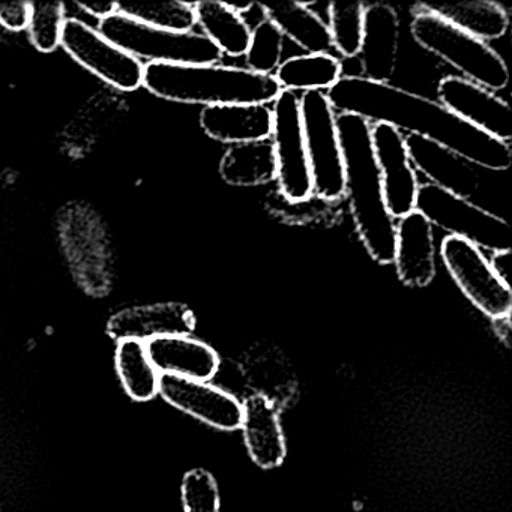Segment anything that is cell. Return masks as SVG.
<instances>
[{
    "mask_svg": "<svg viewBox=\"0 0 512 512\" xmlns=\"http://www.w3.org/2000/svg\"><path fill=\"white\" fill-rule=\"evenodd\" d=\"M334 110L385 124L437 143L472 166L505 172L512 164L508 143L476 130L449 112L439 101L413 94L391 83L371 82L361 76H343L326 92Z\"/></svg>",
    "mask_w": 512,
    "mask_h": 512,
    "instance_id": "obj_1",
    "label": "cell"
},
{
    "mask_svg": "<svg viewBox=\"0 0 512 512\" xmlns=\"http://www.w3.org/2000/svg\"><path fill=\"white\" fill-rule=\"evenodd\" d=\"M337 128L344 158V196L349 199L356 232L371 259L379 265H389L394 262L397 223L383 197L371 124L359 116L341 113Z\"/></svg>",
    "mask_w": 512,
    "mask_h": 512,
    "instance_id": "obj_2",
    "label": "cell"
},
{
    "mask_svg": "<svg viewBox=\"0 0 512 512\" xmlns=\"http://www.w3.org/2000/svg\"><path fill=\"white\" fill-rule=\"evenodd\" d=\"M143 86L155 97L182 104L235 106L274 103L283 91L274 76L227 65H145Z\"/></svg>",
    "mask_w": 512,
    "mask_h": 512,
    "instance_id": "obj_3",
    "label": "cell"
},
{
    "mask_svg": "<svg viewBox=\"0 0 512 512\" xmlns=\"http://www.w3.org/2000/svg\"><path fill=\"white\" fill-rule=\"evenodd\" d=\"M410 32L422 49L451 65L463 74V79L491 92L508 86L509 70L502 56L436 14L415 8Z\"/></svg>",
    "mask_w": 512,
    "mask_h": 512,
    "instance_id": "obj_4",
    "label": "cell"
},
{
    "mask_svg": "<svg viewBox=\"0 0 512 512\" xmlns=\"http://www.w3.org/2000/svg\"><path fill=\"white\" fill-rule=\"evenodd\" d=\"M97 28L107 40L145 65H215L223 59L215 44L194 31H163L119 13L98 23Z\"/></svg>",
    "mask_w": 512,
    "mask_h": 512,
    "instance_id": "obj_5",
    "label": "cell"
},
{
    "mask_svg": "<svg viewBox=\"0 0 512 512\" xmlns=\"http://www.w3.org/2000/svg\"><path fill=\"white\" fill-rule=\"evenodd\" d=\"M415 211L424 215L431 226L470 242L479 250L482 248L491 253L511 251L509 224L463 197L446 193L430 184L419 185Z\"/></svg>",
    "mask_w": 512,
    "mask_h": 512,
    "instance_id": "obj_6",
    "label": "cell"
},
{
    "mask_svg": "<svg viewBox=\"0 0 512 512\" xmlns=\"http://www.w3.org/2000/svg\"><path fill=\"white\" fill-rule=\"evenodd\" d=\"M299 103L313 196L337 202L344 197V158L334 107L322 91L304 92Z\"/></svg>",
    "mask_w": 512,
    "mask_h": 512,
    "instance_id": "obj_7",
    "label": "cell"
},
{
    "mask_svg": "<svg viewBox=\"0 0 512 512\" xmlns=\"http://www.w3.org/2000/svg\"><path fill=\"white\" fill-rule=\"evenodd\" d=\"M271 136L281 196L289 202L310 199L313 181L302 128L301 103L295 92L281 91L274 101Z\"/></svg>",
    "mask_w": 512,
    "mask_h": 512,
    "instance_id": "obj_8",
    "label": "cell"
},
{
    "mask_svg": "<svg viewBox=\"0 0 512 512\" xmlns=\"http://www.w3.org/2000/svg\"><path fill=\"white\" fill-rule=\"evenodd\" d=\"M61 47L89 73L122 92L143 86L145 64L107 40L98 28L68 17Z\"/></svg>",
    "mask_w": 512,
    "mask_h": 512,
    "instance_id": "obj_9",
    "label": "cell"
},
{
    "mask_svg": "<svg viewBox=\"0 0 512 512\" xmlns=\"http://www.w3.org/2000/svg\"><path fill=\"white\" fill-rule=\"evenodd\" d=\"M443 263L464 296L491 320L511 316L512 290L497 278L481 250L463 239L446 236Z\"/></svg>",
    "mask_w": 512,
    "mask_h": 512,
    "instance_id": "obj_10",
    "label": "cell"
},
{
    "mask_svg": "<svg viewBox=\"0 0 512 512\" xmlns=\"http://www.w3.org/2000/svg\"><path fill=\"white\" fill-rule=\"evenodd\" d=\"M437 95L439 103L461 121L499 142H511V107L494 92L463 77L448 76L440 80Z\"/></svg>",
    "mask_w": 512,
    "mask_h": 512,
    "instance_id": "obj_11",
    "label": "cell"
},
{
    "mask_svg": "<svg viewBox=\"0 0 512 512\" xmlns=\"http://www.w3.org/2000/svg\"><path fill=\"white\" fill-rule=\"evenodd\" d=\"M371 142L382 179L386 208L394 220H400L415 211L419 190L403 133L389 125L374 124L371 125Z\"/></svg>",
    "mask_w": 512,
    "mask_h": 512,
    "instance_id": "obj_12",
    "label": "cell"
},
{
    "mask_svg": "<svg viewBox=\"0 0 512 512\" xmlns=\"http://www.w3.org/2000/svg\"><path fill=\"white\" fill-rule=\"evenodd\" d=\"M158 394L176 409L218 430L241 428L242 403L208 382L161 374Z\"/></svg>",
    "mask_w": 512,
    "mask_h": 512,
    "instance_id": "obj_13",
    "label": "cell"
},
{
    "mask_svg": "<svg viewBox=\"0 0 512 512\" xmlns=\"http://www.w3.org/2000/svg\"><path fill=\"white\" fill-rule=\"evenodd\" d=\"M400 47V19L397 11L386 4L365 7L362 32V76L371 82L389 83L397 70Z\"/></svg>",
    "mask_w": 512,
    "mask_h": 512,
    "instance_id": "obj_14",
    "label": "cell"
},
{
    "mask_svg": "<svg viewBox=\"0 0 512 512\" xmlns=\"http://www.w3.org/2000/svg\"><path fill=\"white\" fill-rule=\"evenodd\" d=\"M196 328V316L184 304L142 305L125 308L110 317L107 332L115 340H137L148 343L169 335H190Z\"/></svg>",
    "mask_w": 512,
    "mask_h": 512,
    "instance_id": "obj_15",
    "label": "cell"
},
{
    "mask_svg": "<svg viewBox=\"0 0 512 512\" xmlns=\"http://www.w3.org/2000/svg\"><path fill=\"white\" fill-rule=\"evenodd\" d=\"M392 263L401 283L413 289L427 287L436 277L433 226L418 211L410 212L398 221Z\"/></svg>",
    "mask_w": 512,
    "mask_h": 512,
    "instance_id": "obj_16",
    "label": "cell"
},
{
    "mask_svg": "<svg viewBox=\"0 0 512 512\" xmlns=\"http://www.w3.org/2000/svg\"><path fill=\"white\" fill-rule=\"evenodd\" d=\"M404 142L413 169L421 172L433 187L467 200L479 190L478 173L454 152L413 134H407Z\"/></svg>",
    "mask_w": 512,
    "mask_h": 512,
    "instance_id": "obj_17",
    "label": "cell"
},
{
    "mask_svg": "<svg viewBox=\"0 0 512 512\" xmlns=\"http://www.w3.org/2000/svg\"><path fill=\"white\" fill-rule=\"evenodd\" d=\"M145 344L149 359L160 374L208 382L220 370L218 353L190 335H169Z\"/></svg>",
    "mask_w": 512,
    "mask_h": 512,
    "instance_id": "obj_18",
    "label": "cell"
},
{
    "mask_svg": "<svg viewBox=\"0 0 512 512\" xmlns=\"http://www.w3.org/2000/svg\"><path fill=\"white\" fill-rule=\"evenodd\" d=\"M241 428L251 460L262 469H275L287 455L280 412L268 398L251 395L242 403Z\"/></svg>",
    "mask_w": 512,
    "mask_h": 512,
    "instance_id": "obj_19",
    "label": "cell"
},
{
    "mask_svg": "<svg viewBox=\"0 0 512 512\" xmlns=\"http://www.w3.org/2000/svg\"><path fill=\"white\" fill-rule=\"evenodd\" d=\"M200 127L206 136L227 145L262 142L272 134V110L263 104L205 107Z\"/></svg>",
    "mask_w": 512,
    "mask_h": 512,
    "instance_id": "obj_20",
    "label": "cell"
},
{
    "mask_svg": "<svg viewBox=\"0 0 512 512\" xmlns=\"http://www.w3.org/2000/svg\"><path fill=\"white\" fill-rule=\"evenodd\" d=\"M415 8L436 14L445 22L478 40H499L509 29V16L502 5L491 0H463L452 4H422Z\"/></svg>",
    "mask_w": 512,
    "mask_h": 512,
    "instance_id": "obj_21",
    "label": "cell"
},
{
    "mask_svg": "<svg viewBox=\"0 0 512 512\" xmlns=\"http://www.w3.org/2000/svg\"><path fill=\"white\" fill-rule=\"evenodd\" d=\"M308 7L307 2H284L263 5V11L283 37L290 38L307 55H331L334 46L328 25Z\"/></svg>",
    "mask_w": 512,
    "mask_h": 512,
    "instance_id": "obj_22",
    "label": "cell"
},
{
    "mask_svg": "<svg viewBox=\"0 0 512 512\" xmlns=\"http://www.w3.org/2000/svg\"><path fill=\"white\" fill-rule=\"evenodd\" d=\"M220 175L226 184L235 187H257L275 181L277 163L271 140L230 146L221 158Z\"/></svg>",
    "mask_w": 512,
    "mask_h": 512,
    "instance_id": "obj_23",
    "label": "cell"
},
{
    "mask_svg": "<svg viewBox=\"0 0 512 512\" xmlns=\"http://www.w3.org/2000/svg\"><path fill=\"white\" fill-rule=\"evenodd\" d=\"M194 13L203 35L215 44L223 55L230 58L247 55L251 28L229 4L217 0H202L194 4Z\"/></svg>",
    "mask_w": 512,
    "mask_h": 512,
    "instance_id": "obj_24",
    "label": "cell"
},
{
    "mask_svg": "<svg viewBox=\"0 0 512 512\" xmlns=\"http://www.w3.org/2000/svg\"><path fill=\"white\" fill-rule=\"evenodd\" d=\"M274 77L283 91H328L343 77V65L332 55L296 56L284 61Z\"/></svg>",
    "mask_w": 512,
    "mask_h": 512,
    "instance_id": "obj_25",
    "label": "cell"
},
{
    "mask_svg": "<svg viewBox=\"0 0 512 512\" xmlns=\"http://www.w3.org/2000/svg\"><path fill=\"white\" fill-rule=\"evenodd\" d=\"M115 362L122 385L133 400L148 401L158 394L161 374L149 359L145 343L118 341Z\"/></svg>",
    "mask_w": 512,
    "mask_h": 512,
    "instance_id": "obj_26",
    "label": "cell"
},
{
    "mask_svg": "<svg viewBox=\"0 0 512 512\" xmlns=\"http://www.w3.org/2000/svg\"><path fill=\"white\" fill-rule=\"evenodd\" d=\"M118 13L152 28L172 32H191L197 26L194 4L170 2H118Z\"/></svg>",
    "mask_w": 512,
    "mask_h": 512,
    "instance_id": "obj_27",
    "label": "cell"
},
{
    "mask_svg": "<svg viewBox=\"0 0 512 512\" xmlns=\"http://www.w3.org/2000/svg\"><path fill=\"white\" fill-rule=\"evenodd\" d=\"M362 2H332L329 4V34L332 46L343 58H356L361 50L364 32Z\"/></svg>",
    "mask_w": 512,
    "mask_h": 512,
    "instance_id": "obj_28",
    "label": "cell"
},
{
    "mask_svg": "<svg viewBox=\"0 0 512 512\" xmlns=\"http://www.w3.org/2000/svg\"><path fill=\"white\" fill-rule=\"evenodd\" d=\"M67 10L62 2H32L31 20L26 31L32 46L41 53H52L61 47L67 23Z\"/></svg>",
    "mask_w": 512,
    "mask_h": 512,
    "instance_id": "obj_29",
    "label": "cell"
},
{
    "mask_svg": "<svg viewBox=\"0 0 512 512\" xmlns=\"http://www.w3.org/2000/svg\"><path fill=\"white\" fill-rule=\"evenodd\" d=\"M283 46V34L274 23L268 19L257 23L256 28L251 31L250 47L245 55L248 70L263 76H274L272 73L281 65Z\"/></svg>",
    "mask_w": 512,
    "mask_h": 512,
    "instance_id": "obj_30",
    "label": "cell"
},
{
    "mask_svg": "<svg viewBox=\"0 0 512 512\" xmlns=\"http://www.w3.org/2000/svg\"><path fill=\"white\" fill-rule=\"evenodd\" d=\"M181 491L185 512H220V491L208 470L193 469L185 473Z\"/></svg>",
    "mask_w": 512,
    "mask_h": 512,
    "instance_id": "obj_31",
    "label": "cell"
},
{
    "mask_svg": "<svg viewBox=\"0 0 512 512\" xmlns=\"http://www.w3.org/2000/svg\"><path fill=\"white\" fill-rule=\"evenodd\" d=\"M32 2H0V26L8 31H26L31 20Z\"/></svg>",
    "mask_w": 512,
    "mask_h": 512,
    "instance_id": "obj_32",
    "label": "cell"
},
{
    "mask_svg": "<svg viewBox=\"0 0 512 512\" xmlns=\"http://www.w3.org/2000/svg\"><path fill=\"white\" fill-rule=\"evenodd\" d=\"M76 7L80 8L82 13L94 17L98 23L106 20L107 17L118 13V2H104V0H95V2H76Z\"/></svg>",
    "mask_w": 512,
    "mask_h": 512,
    "instance_id": "obj_33",
    "label": "cell"
},
{
    "mask_svg": "<svg viewBox=\"0 0 512 512\" xmlns=\"http://www.w3.org/2000/svg\"><path fill=\"white\" fill-rule=\"evenodd\" d=\"M494 274L500 281L511 287V251H497L488 260Z\"/></svg>",
    "mask_w": 512,
    "mask_h": 512,
    "instance_id": "obj_34",
    "label": "cell"
},
{
    "mask_svg": "<svg viewBox=\"0 0 512 512\" xmlns=\"http://www.w3.org/2000/svg\"><path fill=\"white\" fill-rule=\"evenodd\" d=\"M493 323L497 337H499L506 346H509V341H511V316L493 320Z\"/></svg>",
    "mask_w": 512,
    "mask_h": 512,
    "instance_id": "obj_35",
    "label": "cell"
}]
</instances>
